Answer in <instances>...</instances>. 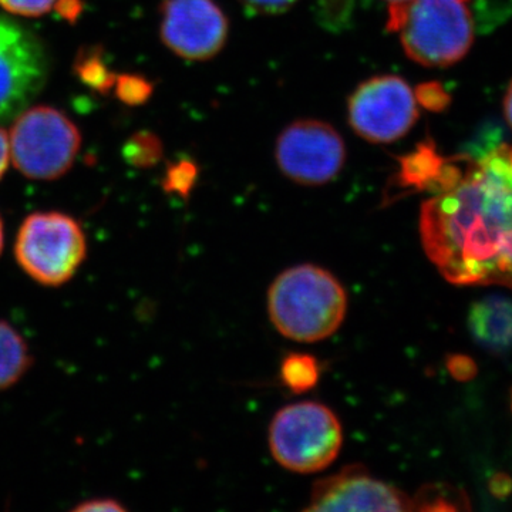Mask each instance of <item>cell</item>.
Listing matches in <instances>:
<instances>
[{
  "mask_svg": "<svg viewBox=\"0 0 512 512\" xmlns=\"http://www.w3.org/2000/svg\"><path fill=\"white\" fill-rule=\"evenodd\" d=\"M49 69L46 47L36 33L0 15V121L28 109L45 87Z\"/></svg>",
  "mask_w": 512,
  "mask_h": 512,
  "instance_id": "8",
  "label": "cell"
},
{
  "mask_svg": "<svg viewBox=\"0 0 512 512\" xmlns=\"http://www.w3.org/2000/svg\"><path fill=\"white\" fill-rule=\"evenodd\" d=\"M9 144L13 164L20 173L32 180L52 181L72 168L82 137L62 111L37 106L15 117Z\"/></svg>",
  "mask_w": 512,
  "mask_h": 512,
  "instance_id": "5",
  "label": "cell"
},
{
  "mask_svg": "<svg viewBox=\"0 0 512 512\" xmlns=\"http://www.w3.org/2000/svg\"><path fill=\"white\" fill-rule=\"evenodd\" d=\"M123 156L124 160L133 167H154L163 160V141L151 131H138L124 144Z\"/></svg>",
  "mask_w": 512,
  "mask_h": 512,
  "instance_id": "18",
  "label": "cell"
},
{
  "mask_svg": "<svg viewBox=\"0 0 512 512\" xmlns=\"http://www.w3.org/2000/svg\"><path fill=\"white\" fill-rule=\"evenodd\" d=\"M348 117L357 136L370 143L387 144L412 130L419 119V110L406 80L383 74L356 87L349 97Z\"/></svg>",
  "mask_w": 512,
  "mask_h": 512,
  "instance_id": "7",
  "label": "cell"
},
{
  "mask_svg": "<svg viewBox=\"0 0 512 512\" xmlns=\"http://www.w3.org/2000/svg\"><path fill=\"white\" fill-rule=\"evenodd\" d=\"M228 19L215 0H165L161 5V40L174 55L205 62L224 49Z\"/></svg>",
  "mask_w": 512,
  "mask_h": 512,
  "instance_id": "10",
  "label": "cell"
},
{
  "mask_svg": "<svg viewBox=\"0 0 512 512\" xmlns=\"http://www.w3.org/2000/svg\"><path fill=\"white\" fill-rule=\"evenodd\" d=\"M56 0H0V8L12 15L37 18L55 6Z\"/></svg>",
  "mask_w": 512,
  "mask_h": 512,
  "instance_id": "23",
  "label": "cell"
},
{
  "mask_svg": "<svg viewBox=\"0 0 512 512\" xmlns=\"http://www.w3.org/2000/svg\"><path fill=\"white\" fill-rule=\"evenodd\" d=\"M251 15L275 16L288 12L298 0H238Z\"/></svg>",
  "mask_w": 512,
  "mask_h": 512,
  "instance_id": "24",
  "label": "cell"
},
{
  "mask_svg": "<svg viewBox=\"0 0 512 512\" xmlns=\"http://www.w3.org/2000/svg\"><path fill=\"white\" fill-rule=\"evenodd\" d=\"M447 369L458 382H470L478 373L476 362L470 356L460 353L447 357Z\"/></svg>",
  "mask_w": 512,
  "mask_h": 512,
  "instance_id": "25",
  "label": "cell"
},
{
  "mask_svg": "<svg viewBox=\"0 0 512 512\" xmlns=\"http://www.w3.org/2000/svg\"><path fill=\"white\" fill-rule=\"evenodd\" d=\"M117 99L127 106H141L153 96L154 86L140 74H121L114 84Z\"/></svg>",
  "mask_w": 512,
  "mask_h": 512,
  "instance_id": "19",
  "label": "cell"
},
{
  "mask_svg": "<svg viewBox=\"0 0 512 512\" xmlns=\"http://www.w3.org/2000/svg\"><path fill=\"white\" fill-rule=\"evenodd\" d=\"M414 511H466L470 500L448 484H427L413 495Z\"/></svg>",
  "mask_w": 512,
  "mask_h": 512,
  "instance_id": "16",
  "label": "cell"
},
{
  "mask_svg": "<svg viewBox=\"0 0 512 512\" xmlns=\"http://www.w3.org/2000/svg\"><path fill=\"white\" fill-rule=\"evenodd\" d=\"M268 312L285 338L320 342L345 320L348 295L335 275L320 266L302 264L275 279L268 292Z\"/></svg>",
  "mask_w": 512,
  "mask_h": 512,
  "instance_id": "2",
  "label": "cell"
},
{
  "mask_svg": "<svg viewBox=\"0 0 512 512\" xmlns=\"http://www.w3.org/2000/svg\"><path fill=\"white\" fill-rule=\"evenodd\" d=\"M3 239H5V237H3V224H2V218H0V254H2Z\"/></svg>",
  "mask_w": 512,
  "mask_h": 512,
  "instance_id": "32",
  "label": "cell"
},
{
  "mask_svg": "<svg viewBox=\"0 0 512 512\" xmlns=\"http://www.w3.org/2000/svg\"><path fill=\"white\" fill-rule=\"evenodd\" d=\"M74 73L80 82L100 94L114 89L117 74H114L104 62L103 49L99 46L82 47L74 60Z\"/></svg>",
  "mask_w": 512,
  "mask_h": 512,
  "instance_id": "15",
  "label": "cell"
},
{
  "mask_svg": "<svg viewBox=\"0 0 512 512\" xmlns=\"http://www.w3.org/2000/svg\"><path fill=\"white\" fill-rule=\"evenodd\" d=\"M30 362L25 339L9 323L0 320V390L18 382L29 369Z\"/></svg>",
  "mask_w": 512,
  "mask_h": 512,
  "instance_id": "14",
  "label": "cell"
},
{
  "mask_svg": "<svg viewBox=\"0 0 512 512\" xmlns=\"http://www.w3.org/2000/svg\"><path fill=\"white\" fill-rule=\"evenodd\" d=\"M16 259L39 284H66L86 258V237L79 222L60 212L29 215L16 239Z\"/></svg>",
  "mask_w": 512,
  "mask_h": 512,
  "instance_id": "6",
  "label": "cell"
},
{
  "mask_svg": "<svg viewBox=\"0 0 512 512\" xmlns=\"http://www.w3.org/2000/svg\"><path fill=\"white\" fill-rule=\"evenodd\" d=\"M10 160V144L9 137L3 128H0V178L8 170Z\"/></svg>",
  "mask_w": 512,
  "mask_h": 512,
  "instance_id": "29",
  "label": "cell"
},
{
  "mask_svg": "<svg viewBox=\"0 0 512 512\" xmlns=\"http://www.w3.org/2000/svg\"><path fill=\"white\" fill-rule=\"evenodd\" d=\"M424 251L444 279L512 291V146L464 156L457 183L421 205Z\"/></svg>",
  "mask_w": 512,
  "mask_h": 512,
  "instance_id": "1",
  "label": "cell"
},
{
  "mask_svg": "<svg viewBox=\"0 0 512 512\" xmlns=\"http://www.w3.org/2000/svg\"><path fill=\"white\" fill-rule=\"evenodd\" d=\"M386 2L389 3V6H403L409 5L413 0H386Z\"/></svg>",
  "mask_w": 512,
  "mask_h": 512,
  "instance_id": "31",
  "label": "cell"
},
{
  "mask_svg": "<svg viewBox=\"0 0 512 512\" xmlns=\"http://www.w3.org/2000/svg\"><path fill=\"white\" fill-rule=\"evenodd\" d=\"M57 13L67 22L74 23L83 10L82 0H56Z\"/></svg>",
  "mask_w": 512,
  "mask_h": 512,
  "instance_id": "27",
  "label": "cell"
},
{
  "mask_svg": "<svg viewBox=\"0 0 512 512\" xmlns=\"http://www.w3.org/2000/svg\"><path fill=\"white\" fill-rule=\"evenodd\" d=\"M387 30L399 33L407 57L424 67H448L463 60L474 42L468 0H413L389 6Z\"/></svg>",
  "mask_w": 512,
  "mask_h": 512,
  "instance_id": "3",
  "label": "cell"
},
{
  "mask_svg": "<svg viewBox=\"0 0 512 512\" xmlns=\"http://www.w3.org/2000/svg\"><path fill=\"white\" fill-rule=\"evenodd\" d=\"M503 107L505 120H507L508 126L512 128V80L507 93H505Z\"/></svg>",
  "mask_w": 512,
  "mask_h": 512,
  "instance_id": "30",
  "label": "cell"
},
{
  "mask_svg": "<svg viewBox=\"0 0 512 512\" xmlns=\"http://www.w3.org/2000/svg\"><path fill=\"white\" fill-rule=\"evenodd\" d=\"M342 443L338 416L325 404H291L279 410L269 426L272 456L293 473L325 470L338 458Z\"/></svg>",
  "mask_w": 512,
  "mask_h": 512,
  "instance_id": "4",
  "label": "cell"
},
{
  "mask_svg": "<svg viewBox=\"0 0 512 512\" xmlns=\"http://www.w3.org/2000/svg\"><path fill=\"white\" fill-rule=\"evenodd\" d=\"M488 488L495 498L504 500L512 493V478L505 473L494 474L488 481Z\"/></svg>",
  "mask_w": 512,
  "mask_h": 512,
  "instance_id": "26",
  "label": "cell"
},
{
  "mask_svg": "<svg viewBox=\"0 0 512 512\" xmlns=\"http://www.w3.org/2000/svg\"><path fill=\"white\" fill-rule=\"evenodd\" d=\"M468 328L478 345L488 352H510L512 349V301L491 295L471 306Z\"/></svg>",
  "mask_w": 512,
  "mask_h": 512,
  "instance_id": "12",
  "label": "cell"
},
{
  "mask_svg": "<svg viewBox=\"0 0 512 512\" xmlns=\"http://www.w3.org/2000/svg\"><path fill=\"white\" fill-rule=\"evenodd\" d=\"M305 511H414L412 495L370 476L363 466H348L316 481Z\"/></svg>",
  "mask_w": 512,
  "mask_h": 512,
  "instance_id": "11",
  "label": "cell"
},
{
  "mask_svg": "<svg viewBox=\"0 0 512 512\" xmlns=\"http://www.w3.org/2000/svg\"><path fill=\"white\" fill-rule=\"evenodd\" d=\"M276 164L296 184L322 185L338 177L346 146L335 127L322 120L293 121L276 140Z\"/></svg>",
  "mask_w": 512,
  "mask_h": 512,
  "instance_id": "9",
  "label": "cell"
},
{
  "mask_svg": "<svg viewBox=\"0 0 512 512\" xmlns=\"http://www.w3.org/2000/svg\"><path fill=\"white\" fill-rule=\"evenodd\" d=\"M446 160L437 153L433 141H424L412 153L399 158V173L394 175L392 187L404 194L433 192Z\"/></svg>",
  "mask_w": 512,
  "mask_h": 512,
  "instance_id": "13",
  "label": "cell"
},
{
  "mask_svg": "<svg viewBox=\"0 0 512 512\" xmlns=\"http://www.w3.org/2000/svg\"><path fill=\"white\" fill-rule=\"evenodd\" d=\"M198 177V167L194 161L180 160L168 165L163 181L164 190L181 197H188Z\"/></svg>",
  "mask_w": 512,
  "mask_h": 512,
  "instance_id": "20",
  "label": "cell"
},
{
  "mask_svg": "<svg viewBox=\"0 0 512 512\" xmlns=\"http://www.w3.org/2000/svg\"><path fill=\"white\" fill-rule=\"evenodd\" d=\"M352 5L353 0H320V22L329 28L342 25L352 13Z\"/></svg>",
  "mask_w": 512,
  "mask_h": 512,
  "instance_id": "22",
  "label": "cell"
},
{
  "mask_svg": "<svg viewBox=\"0 0 512 512\" xmlns=\"http://www.w3.org/2000/svg\"><path fill=\"white\" fill-rule=\"evenodd\" d=\"M77 512H97V511H124L123 505L113 500H90L86 503L77 505Z\"/></svg>",
  "mask_w": 512,
  "mask_h": 512,
  "instance_id": "28",
  "label": "cell"
},
{
  "mask_svg": "<svg viewBox=\"0 0 512 512\" xmlns=\"http://www.w3.org/2000/svg\"><path fill=\"white\" fill-rule=\"evenodd\" d=\"M282 382L291 392L302 394L309 392L319 382L318 360L311 355L292 353L286 356L281 366Z\"/></svg>",
  "mask_w": 512,
  "mask_h": 512,
  "instance_id": "17",
  "label": "cell"
},
{
  "mask_svg": "<svg viewBox=\"0 0 512 512\" xmlns=\"http://www.w3.org/2000/svg\"><path fill=\"white\" fill-rule=\"evenodd\" d=\"M413 92L417 103L433 113H443L451 104L450 94L446 92L443 84L437 82L421 83Z\"/></svg>",
  "mask_w": 512,
  "mask_h": 512,
  "instance_id": "21",
  "label": "cell"
}]
</instances>
